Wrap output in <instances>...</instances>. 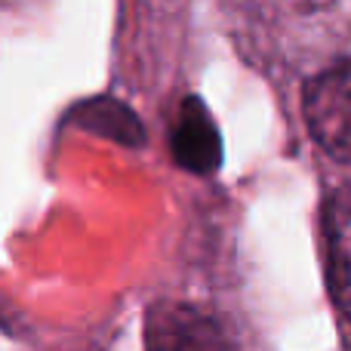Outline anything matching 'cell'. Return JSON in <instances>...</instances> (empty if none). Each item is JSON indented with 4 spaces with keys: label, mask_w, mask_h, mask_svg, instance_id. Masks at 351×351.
Masks as SVG:
<instances>
[{
    "label": "cell",
    "mask_w": 351,
    "mask_h": 351,
    "mask_svg": "<svg viewBox=\"0 0 351 351\" xmlns=\"http://www.w3.org/2000/svg\"><path fill=\"white\" fill-rule=\"evenodd\" d=\"M324 259L330 296L351 321V182L339 185L324 204Z\"/></svg>",
    "instance_id": "obj_4"
},
{
    "label": "cell",
    "mask_w": 351,
    "mask_h": 351,
    "mask_svg": "<svg viewBox=\"0 0 351 351\" xmlns=\"http://www.w3.org/2000/svg\"><path fill=\"white\" fill-rule=\"evenodd\" d=\"M145 351H234V346L210 315L160 302L145 317Z\"/></svg>",
    "instance_id": "obj_2"
},
{
    "label": "cell",
    "mask_w": 351,
    "mask_h": 351,
    "mask_svg": "<svg viewBox=\"0 0 351 351\" xmlns=\"http://www.w3.org/2000/svg\"><path fill=\"white\" fill-rule=\"evenodd\" d=\"M77 121H80V127L96 130V133L108 136L114 142H123V145H139L142 142V127L133 117V111L111 102V99H93V102H86L77 111Z\"/></svg>",
    "instance_id": "obj_5"
},
{
    "label": "cell",
    "mask_w": 351,
    "mask_h": 351,
    "mask_svg": "<svg viewBox=\"0 0 351 351\" xmlns=\"http://www.w3.org/2000/svg\"><path fill=\"white\" fill-rule=\"evenodd\" d=\"M170 152L176 164L194 176H210L222 167V136L210 108L197 96H188L176 111Z\"/></svg>",
    "instance_id": "obj_3"
},
{
    "label": "cell",
    "mask_w": 351,
    "mask_h": 351,
    "mask_svg": "<svg viewBox=\"0 0 351 351\" xmlns=\"http://www.w3.org/2000/svg\"><path fill=\"white\" fill-rule=\"evenodd\" d=\"M302 108L311 139L330 158L351 164V59L308 80Z\"/></svg>",
    "instance_id": "obj_1"
}]
</instances>
